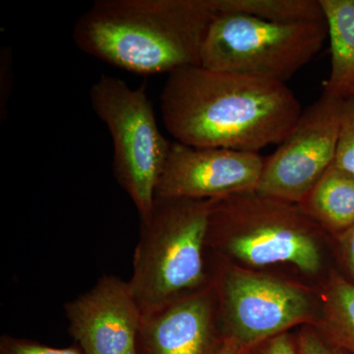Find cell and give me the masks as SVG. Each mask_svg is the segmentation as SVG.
<instances>
[{
  "mask_svg": "<svg viewBox=\"0 0 354 354\" xmlns=\"http://www.w3.org/2000/svg\"><path fill=\"white\" fill-rule=\"evenodd\" d=\"M320 312L316 326L337 348L354 354V283L333 269L319 286Z\"/></svg>",
  "mask_w": 354,
  "mask_h": 354,
  "instance_id": "5bb4252c",
  "label": "cell"
},
{
  "mask_svg": "<svg viewBox=\"0 0 354 354\" xmlns=\"http://www.w3.org/2000/svg\"><path fill=\"white\" fill-rule=\"evenodd\" d=\"M216 0H97L76 21L83 53L138 75L201 65Z\"/></svg>",
  "mask_w": 354,
  "mask_h": 354,
  "instance_id": "7a4b0ae2",
  "label": "cell"
},
{
  "mask_svg": "<svg viewBox=\"0 0 354 354\" xmlns=\"http://www.w3.org/2000/svg\"><path fill=\"white\" fill-rule=\"evenodd\" d=\"M265 158L223 148H194L174 142L155 198L214 200L256 192Z\"/></svg>",
  "mask_w": 354,
  "mask_h": 354,
  "instance_id": "9c48e42d",
  "label": "cell"
},
{
  "mask_svg": "<svg viewBox=\"0 0 354 354\" xmlns=\"http://www.w3.org/2000/svg\"><path fill=\"white\" fill-rule=\"evenodd\" d=\"M221 12L245 14L274 23L325 19L320 0H216Z\"/></svg>",
  "mask_w": 354,
  "mask_h": 354,
  "instance_id": "9a60e30c",
  "label": "cell"
},
{
  "mask_svg": "<svg viewBox=\"0 0 354 354\" xmlns=\"http://www.w3.org/2000/svg\"><path fill=\"white\" fill-rule=\"evenodd\" d=\"M351 97H354V88H353V93H351Z\"/></svg>",
  "mask_w": 354,
  "mask_h": 354,
  "instance_id": "7402d4cb",
  "label": "cell"
},
{
  "mask_svg": "<svg viewBox=\"0 0 354 354\" xmlns=\"http://www.w3.org/2000/svg\"><path fill=\"white\" fill-rule=\"evenodd\" d=\"M246 349L241 348L239 344H235L234 342L223 337L220 346L216 348L214 354H246Z\"/></svg>",
  "mask_w": 354,
  "mask_h": 354,
  "instance_id": "44dd1931",
  "label": "cell"
},
{
  "mask_svg": "<svg viewBox=\"0 0 354 354\" xmlns=\"http://www.w3.org/2000/svg\"><path fill=\"white\" fill-rule=\"evenodd\" d=\"M342 97L324 91L302 111L278 149L265 158L256 192L299 205L334 164Z\"/></svg>",
  "mask_w": 354,
  "mask_h": 354,
  "instance_id": "ba28073f",
  "label": "cell"
},
{
  "mask_svg": "<svg viewBox=\"0 0 354 354\" xmlns=\"http://www.w3.org/2000/svg\"><path fill=\"white\" fill-rule=\"evenodd\" d=\"M160 102L177 143L250 153L281 144L302 113L286 83L201 65L169 74Z\"/></svg>",
  "mask_w": 354,
  "mask_h": 354,
  "instance_id": "6da1fadb",
  "label": "cell"
},
{
  "mask_svg": "<svg viewBox=\"0 0 354 354\" xmlns=\"http://www.w3.org/2000/svg\"><path fill=\"white\" fill-rule=\"evenodd\" d=\"M223 337L252 348L293 328L316 325L319 286L285 274L254 271L209 254Z\"/></svg>",
  "mask_w": 354,
  "mask_h": 354,
  "instance_id": "5b68a950",
  "label": "cell"
},
{
  "mask_svg": "<svg viewBox=\"0 0 354 354\" xmlns=\"http://www.w3.org/2000/svg\"><path fill=\"white\" fill-rule=\"evenodd\" d=\"M0 354H84L78 346L58 348L23 337L2 335L0 337Z\"/></svg>",
  "mask_w": 354,
  "mask_h": 354,
  "instance_id": "e0dca14e",
  "label": "cell"
},
{
  "mask_svg": "<svg viewBox=\"0 0 354 354\" xmlns=\"http://www.w3.org/2000/svg\"><path fill=\"white\" fill-rule=\"evenodd\" d=\"M88 94L93 111L111 134L114 178L132 200L140 221L147 220L171 143L160 131L145 85L133 88L120 78L102 75Z\"/></svg>",
  "mask_w": 354,
  "mask_h": 354,
  "instance_id": "52a82bcc",
  "label": "cell"
},
{
  "mask_svg": "<svg viewBox=\"0 0 354 354\" xmlns=\"http://www.w3.org/2000/svg\"><path fill=\"white\" fill-rule=\"evenodd\" d=\"M334 165L354 174V97L344 100Z\"/></svg>",
  "mask_w": 354,
  "mask_h": 354,
  "instance_id": "2e32d148",
  "label": "cell"
},
{
  "mask_svg": "<svg viewBox=\"0 0 354 354\" xmlns=\"http://www.w3.org/2000/svg\"><path fill=\"white\" fill-rule=\"evenodd\" d=\"M332 241L299 205L257 192L214 200L207 234L209 255L223 262L260 272L288 269L318 286L335 269Z\"/></svg>",
  "mask_w": 354,
  "mask_h": 354,
  "instance_id": "3957f363",
  "label": "cell"
},
{
  "mask_svg": "<svg viewBox=\"0 0 354 354\" xmlns=\"http://www.w3.org/2000/svg\"><path fill=\"white\" fill-rule=\"evenodd\" d=\"M221 334L213 283L143 315L137 354H214Z\"/></svg>",
  "mask_w": 354,
  "mask_h": 354,
  "instance_id": "8fae6325",
  "label": "cell"
},
{
  "mask_svg": "<svg viewBox=\"0 0 354 354\" xmlns=\"http://www.w3.org/2000/svg\"><path fill=\"white\" fill-rule=\"evenodd\" d=\"M335 269L354 283V227L332 241Z\"/></svg>",
  "mask_w": 354,
  "mask_h": 354,
  "instance_id": "d6986e66",
  "label": "cell"
},
{
  "mask_svg": "<svg viewBox=\"0 0 354 354\" xmlns=\"http://www.w3.org/2000/svg\"><path fill=\"white\" fill-rule=\"evenodd\" d=\"M64 308L69 334L84 354H137L143 314L128 281L104 274Z\"/></svg>",
  "mask_w": 354,
  "mask_h": 354,
  "instance_id": "30bf717a",
  "label": "cell"
},
{
  "mask_svg": "<svg viewBox=\"0 0 354 354\" xmlns=\"http://www.w3.org/2000/svg\"><path fill=\"white\" fill-rule=\"evenodd\" d=\"M246 354H299L297 334L283 333L246 349Z\"/></svg>",
  "mask_w": 354,
  "mask_h": 354,
  "instance_id": "ffe728a7",
  "label": "cell"
},
{
  "mask_svg": "<svg viewBox=\"0 0 354 354\" xmlns=\"http://www.w3.org/2000/svg\"><path fill=\"white\" fill-rule=\"evenodd\" d=\"M214 200L155 198L150 216L140 221L128 283L143 315L211 283L207 234Z\"/></svg>",
  "mask_w": 354,
  "mask_h": 354,
  "instance_id": "277c9868",
  "label": "cell"
},
{
  "mask_svg": "<svg viewBox=\"0 0 354 354\" xmlns=\"http://www.w3.org/2000/svg\"><path fill=\"white\" fill-rule=\"evenodd\" d=\"M330 44V72L324 91L346 99L354 88V0H320Z\"/></svg>",
  "mask_w": 354,
  "mask_h": 354,
  "instance_id": "4fadbf2b",
  "label": "cell"
},
{
  "mask_svg": "<svg viewBox=\"0 0 354 354\" xmlns=\"http://www.w3.org/2000/svg\"><path fill=\"white\" fill-rule=\"evenodd\" d=\"M327 38L326 19L274 23L218 10L203 46L201 66L286 83L318 55Z\"/></svg>",
  "mask_w": 354,
  "mask_h": 354,
  "instance_id": "8992f818",
  "label": "cell"
},
{
  "mask_svg": "<svg viewBox=\"0 0 354 354\" xmlns=\"http://www.w3.org/2000/svg\"><path fill=\"white\" fill-rule=\"evenodd\" d=\"M330 239L354 227V174L334 164L299 204Z\"/></svg>",
  "mask_w": 354,
  "mask_h": 354,
  "instance_id": "7c38bea8",
  "label": "cell"
},
{
  "mask_svg": "<svg viewBox=\"0 0 354 354\" xmlns=\"http://www.w3.org/2000/svg\"><path fill=\"white\" fill-rule=\"evenodd\" d=\"M297 337L299 354H348L332 344L314 325L298 328Z\"/></svg>",
  "mask_w": 354,
  "mask_h": 354,
  "instance_id": "ac0fdd59",
  "label": "cell"
}]
</instances>
